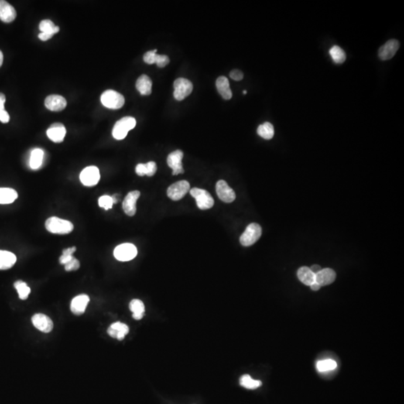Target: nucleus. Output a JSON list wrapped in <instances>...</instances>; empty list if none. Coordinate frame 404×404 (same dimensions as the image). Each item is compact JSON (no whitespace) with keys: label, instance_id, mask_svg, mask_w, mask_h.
<instances>
[{"label":"nucleus","instance_id":"27","mask_svg":"<svg viewBox=\"0 0 404 404\" xmlns=\"http://www.w3.org/2000/svg\"><path fill=\"white\" fill-rule=\"evenodd\" d=\"M298 279L304 285L310 286L315 282V274L308 267H302L297 271Z\"/></svg>","mask_w":404,"mask_h":404},{"label":"nucleus","instance_id":"35","mask_svg":"<svg viewBox=\"0 0 404 404\" xmlns=\"http://www.w3.org/2000/svg\"><path fill=\"white\" fill-rule=\"evenodd\" d=\"M5 100L6 98L5 94L0 93V121L4 124H6L10 121L9 115L5 110Z\"/></svg>","mask_w":404,"mask_h":404},{"label":"nucleus","instance_id":"25","mask_svg":"<svg viewBox=\"0 0 404 404\" xmlns=\"http://www.w3.org/2000/svg\"><path fill=\"white\" fill-rule=\"evenodd\" d=\"M157 167L156 162L151 161V162H147V163H139L135 167V173L138 176H145L147 175L148 177L153 176L156 174Z\"/></svg>","mask_w":404,"mask_h":404},{"label":"nucleus","instance_id":"44","mask_svg":"<svg viewBox=\"0 0 404 404\" xmlns=\"http://www.w3.org/2000/svg\"><path fill=\"white\" fill-rule=\"evenodd\" d=\"M310 287L311 289H312V291H314V292H317V291H318V290H320V288H321V286L316 282H314L312 285H310Z\"/></svg>","mask_w":404,"mask_h":404},{"label":"nucleus","instance_id":"31","mask_svg":"<svg viewBox=\"0 0 404 404\" xmlns=\"http://www.w3.org/2000/svg\"><path fill=\"white\" fill-rule=\"evenodd\" d=\"M330 54L336 64H342L346 60V53L340 46H333L330 49Z\"/></svg>","mask_w":404,"mask_h":404},{"label":"nucleus","instance_id":"3","mask_svg":"<svg viewBox=\"0 0 404 404\" xmlns=\"http://www.w3.org/2000/svg\"><path fill=\"white\" fill-rule=\"evenodd\" d=\"M100 100L103 105L112 110H118L124 105L125 99L122 94L114 90H107L103 93Z\"/></svg>","mask_w":404,"mask_h":404},{"label":"nucleus","instance_id":"17","mask_svg":"<svg viewBox=\"0 0 404 404\" xmlns=\"http://www.w3.org/2000/svg\"><path fill=\"white\" fill-rule=\"evenodd\" d=\"M45 107L53 112H59L64 110L67 106L66 98L57 94L48 96L45 101Z\"/></svg>","mask_w":404,"mask_h":404},{"label":"nucleus","instance_id":"7","mask_svg":"<svg viewBox=\"0 0 404 404\" xmlns=\"http://www.w3.org/2000/svg\"><path fill=\"white\" fill-rule=\"evenodd\" d=\"M138 251L132 244H122L114 250V256L119 261H129L136 257Z\"/></svg>","mask_w":404,"mask_h":404},{"label":"nucleus","instance_id":"26","mask_svg":"<svg viewBox=\"0 0 404 404\" xmlns=\"http://www.w3.org/2000/svg\"><path fill=\"white\" fill-rule=\"evenodd\" d=\"M18 197V193L15 189L11 188H0V204H11Z\"/></svg>","mask_w":404,"mask_h":404},{"label":"nucleus","instance_id":"42","mask_svg":"<svg viewBox=\"0 0 404 404\" xmlns=\"http://www.w3.org/2000/svg\"><path fill=\"white\" fill-rule=\"evenodd\" d=\"M77 250L76 247H70V248H66L62 251V255H73L75 251Z\"/></svg>","mask_w":404,"mask_h":404},{"label":"nucleus","instance_id":"29","mask_svg":"<svg viewBox=\"0 0 404 404\" xmlns=\"http://www.w3.org/2000/svg\"><path fill=\"white\" fill-rule=\"evenodd\" d=\"M44 151L39 148L34 149L31 153L30 160H29V166L32 169L37 170L40 169L43 163Z\"/></svg>","mask_w":404,"mask_h":404},{"label":"nucleus","instance_id":"10","mask_svg":"<svg viewBox=\"0 0 404 404\" xmlns=\"http://www.w3.org/2000/svg\"><path fill=\"white\" fill-rule=\"evenodd\" d=\"M183 157V151L177 150L173 151L167 157L168 166L172 169V175H179L184 173V169L182 164V159Z\"/></svg>","mask_w":404,"mask_h":404},{"label":"nucleus","instance_id":"6","mask_svg":"<svg viewBox=\"0 0 404 404\" xmlns=\"http://www.w3.org/2000/svg\"><path fill=\"white\" fill-rule=\"evenodd\" d=\"M174 97L177 100L180 101L191 94L193 90V83L187 79L179 78L174 83Z\"/></svg>","mask_w":404,"mask_h":404},{"label":"nucleus","instance_id":"37","mask_svg":"<svg viewBox=\"0 0 404 404\" xmlns=\"http://www.w3.org/2000/svg\"><path fill=\"white\" fill-rule=\"evenodd\" d=\"M157 49L147 52L143 56L144 62L149 65H153L156 63L158 56V54H157Z\"/></svg>","mask_w":404,"mask_h":404},{"label":"nucleus","instance_id":"43","mask_svg":"<svg viewBox=\"0 0 404 404\" xmlns=\"http://www.w3.org/2000/svg\"><path fill=\"white\" fill-rule=\"evenodd\" d=\"M310 269L313 273L316 275V274L318 273L322 269L319 265H313V266L310 268Z\"/></svg>","mask_w":404,"mask_h":404},{"label":"nucleus","instance_id":"38","mask_svg":"<svg viewBox=\"0 0 404 404\" xmlns=\"http://www.w3.org/2000/svg\"><path fill=\"white\" fill-rule=\"evenodd\" d=\"M80 263L77 258H73L70 262L65 265V269L67 272L77 270L80 268Z\"/></svg>","mask_w":404,"mask_h":404},{"label":"nucleus","instance_id":"33","mask_svg":"<svg viewBox=\"0 0 404 404\" xmlns=\"http://www.w3.org/2000/svg\"><path fill=\"white\" fill-rule=\"evenodd\" d=\"M317 371L320 372H327L333 371L337 368V363L333 359H326L319 361L316 364Z\"/></svg>","mask_w":404,"mask_h":404},{"label":"nucleus","instance_id":"30","mask_svg":"<svg viewBox=\"0 0 404 404\" xmlns=\"http://www.w3.org/2000/svg\"><path fill=\"white\" fill-rule=\"evenodd\" d=\"M257 133L264 139L269 140L273 137L275 131H274L273 126L271 123L265 122L258 127Z\"/></svg>","mask_w":404,"mask_h":404},{"label":"nucleus","instance_id":"1","mask_svg":"<svg viewBox=\"0 0 404 404\" xmlns=\"http://www.w3.org/2000/svg\"><path fill=\"white\" fill-rule=\"evenodd\" d=\"M45 227L49 232L56 234H70L73 230V223L56 217L47 219Z\"/></svg>","mask_w":404,"mask_h":404},{"label":"nucleus","instance_id":"34","mask_svg":"<svg viewBox=\"0 0 404 404\" xmlns=\"http://www.w3.org/2000/svg\"><path fill=\"white\" fill-rule=\"evenodd\" d=\"M15 288L18 291L20 299H22V300L27 299L29 293H30L31 289L25 282L21 280L17 281L15 283Z\"/></svg>","mask_w":404,"mask_h":404},{"label":"nucleus","instance_id":"15","mask_svg":"<svg viewBox=\"0 0 404 404\" xmlns=\"http://www.w3.org/2000/svg\"><path fill=\"white\" fill-rule=\"evenodd\" d=\"M32 323L36 329L45 333L53 330V323L51 319L43 314H36L32 318Z\"/></svg>","mask_w":404,"mask_h":404},{"label":"nucleus","instance_id":"2","mask_svg":"<svg viewBox=\"0 0 404 404\" xmlns=\"http://www.w3.org/2000/svg\"><path fill=\"white\" fill-rule=\"evenodd\" d=\"M136 125V121L133 117L127 116L115 123L112 130V135L117 140H122L127 136L128 132Z\"/></svg>","mask_w":404,"mask_h":404},{"label":"nucleus","instance_id":"8","mask_svg":"<svg viewBox=\"0 0 404 404\" xmlns=\"http://www.w3.org/2000/svg\"><path fill=\"white\" fill-rule=\"evenodd\" d=\"M190 190V185L186 180H180L168 188L167 195L172 200L179 201L183 199Z\"/></svg>","mask_w":404,"mask_h":404},{"label":"nucleus","instance_id":"45","mask_svg":"<svg viewBox=\"0 0 404 404\" xmlns=\"http://www.w3.org/2000/svg\"><path fill=\"white\" fill-rule=\"evenodd\" d=\"M3 63V53L0 50V67L2 66Z\"/></svg>","mask_w":404,"mask_h":404},{"label":"nucleus","instance_id":"36","mask_svg":"<svg viewBox=\"0 0 404 404\" xmlns=\"http://www.w3.org/2000/svg\"><path fill=\"white\" fill-rule=\"evenodd\" d=\"M98 204L100 207L105 209L106 210H108L112 207V205L114 204H113L112 196L105 195V196H101V197L98 199Z\"/></svg>","mask_w":404,"mask_h":404},{"label":"nucleus","instance_id":"14","mask_svg":"<svg viewBox=\"0 0 404 404\" xmlns=\"http://www.w3.org/2000/svg\"><path fill=\"white\" fill-rule=\"evenodd\" d=\"M39 29L42 33L39 34V38L43 42L49 40L55 34L60 30L59 26H55L53 22L49 20H44L39 24Z\"/></svg>","mask_w":404,"mask_h":404},{"label":"nucleus","instance_id":"13","mask_svg":"<svg viewBox=\"0 0 404 404\" xmlns=\"http://www.w3.org/2000/svg\"><path fill=\"white\" fill-rule=\"evenodd\" d=\"M400 44L398 41L391 39L388 41L385 45H382L379 49V57L381 60H389L396 54L399 49Z\"/></svg>","mask_w":404,"mask_h":404},{"label":"nucleus","instance_id":"23","mask_svg":"<svg viewBox=\"0 0 404 404\" xmlns=\"http://www.w3.org/2000/svg\"><path fill=\"white\" fill-rule=\"evenodd\" d=\"M17 257L15 254L5 250H0V269L5 270L15 265Z\"/></svg>","mask_w":404,"mask_h":404},{"label":"nucleus","instance_id":"32","mask_svg":"<svg viewBox=\"0 0 404 404\" xmlns=\"http://www.w3.org/2000/svg\"><path fill=\"white\" fill-rule=\"evenodd\" d=\"M240 384L241 386L247 388V389H255V388H259L262 382L260 381H255L251 378L249 375H244L241 377L240 380Z\"/></svg>","mask_w":404,"mask_h":404},{"label":"nucleus","instance_id":"20","mask_svg":"<svg viewBox=\"0 0 404 404\" xmlns=\"http://www.w3.org/2000/svg\"><path fill=\"white\" fill-rule=\"evenodd\" d=\"M336 279V273L330 268L322 269L318 273L315 275V282L320 286H326L333 283Z\"/></svg>","mask_w":404,"mask_h":404},{"label":"nucleus","instance_id":"46","mask_svg":"<svg viewBox=\"0 0 404 404\" xmlns=\"http://www.w3.org/2000/svg\"><path fill=\"white\" fill-rule=\"evenodd\" d=\"M247 91H244V94H247Z\"/></svg>","mask_w":404,"mask_h":404},{"label":"nucleus","instance_id":"9","mask_svg":"<svg viewBox=\"0 0 404 404\" xmlns=\"http://www.w3.org/2000/svg\"><path fill=\"white\" fill-rule=\"evenodd\" d=\"M80 181L84 186H94L100 179V171L96 166H89L82 171L80 175Z\"/></svg>","mask_w":404,"mask_h":404},{"label":"nucleus","instance_id":"28","mask_svg":"<svg viewBox=\"0 0 404 404\" xmlns=\"http://www.w3.org/2000/svg\"><path fill=\"white\" fill-rule=\"evenodd\" d=\"M130 309L133 312V317L135 320H141L145 314V305L140 299H133L130 303Z\"/></svg>","mask_w":404,"mask_h":404},{"label":"nucleus","instance_id":"21","mask_svg":"<svg viewBox=\"0 0 404 404\" xmlns=\"http://www.w3.org/2000/svg\"><path fill=\"white\" fill-rule=\"evenodd\" d=\"M107 333L111 337L121 340L124 338L126 335H128L129 333V327L121 322H116L110 326Z\"/></svg>","mask_w":404,"mask_h":404},{"label":"nucleus","instance_id":"41","mask_svg":"<svg viewBox=\"0 0 404 404\" xmlns=\"http://www.w3.org/2000/svg\"><path fill=\"white\" fill-rule=\"evenodd\" d=\"M74 257L73 255H62V256L59 258V263L61 264H67V263L70 262Z\"/></svg>","mask_w":404,"mask_h":404},{"label":"nucleus","instance_id":"12","mask_svg":"<svg viewBox=\"0 0 404 404\" xmlns=\"http://www.w3.org/2000/svg\"><path fill=\"white\" fill-rule=\"evenodd\" d=\"M140 196V192L134 190L128 193L122 203L124 213L129 217H134L136 213V202Z\"/></svg>","mask_w":404,"mask_h":404},{"label":"nucleus","instance_id":"19","mask_svg":"<svg viewBox=\"0 0 404 404\" xmlns=\"http://www.w3.org/2000/svg\"><path fill=\"white\" fill-rule=\"evenodd\" d=\"M16 17L15 8L5 0H0V20L4 22H11Z\"/></svg>","mask_w":404,"mask_h":404},{"label":"nucleus","instance_id":"39","mask_svg":"<svg viewBox=\"0 0 404 404\" xmlns=\"http://www.w3.org/2000/svg\"><path fill=\"white\" fill-rule=\"evenodd\" d=\"M169 62H170L169 58L167 56H166V55H158L156 64L158 67L162 68V67H166V66H168Z\"/></svg>","mask_w":404,"mask_h":404},{"label":"nucleus","instance_id":"16","mask_svg":"<svg viewBox=\"0 0 404 404\" xmlns=\"http://www.w3.org/2000/svg\"><path fill=\"white\" fill-rule=\"evenodd\" d=\"M46 135L48 138L53 142L60 143L64 141L65 137H66V127L62 123H54L48 128Z\"/></svg>","mask_w":404,"mask_h":404},{"label":"nucleus","instance_id":"4","mask_svg":"<svg viewBox=\"0 0 404 404\" xmlns=\"http://www.w3.org/2000/svg\"><path fill=\"white\" fill-rule=\"evenodd\" d=\"M189 192L190 195L196 199L198 207L201 210H208L214 205L213 197L205 189L193 188Z\"/></svg>","mask_w":404,"mask_h":404},{"label":"nucleus","instance_id":"5","mask_svg":"<svg viewBox=\"0 0 404 404\" xmlns=\"http://www.w3.org/2000/svg\"><path fill=\"white\" fill-rule=\"evenodd\" d=\"M262 234V228L257 223H251L247 226L241 238V244L244 247H250L257 242Z\"/></svg>","mask_w":404,"mask_h":404},{"label":"nucleus","instance_id":"22","mask_svg":"<svg viewBox=\"0 0 404 404\" xmlns=\"http://www.w3.org/2000/svg\"><path fill=\"white\" fill-rule=\"evenodd\" d=\"M217 90L224 100H230L232 97V91L230 89L229 81L225 77H219L216 82Z\"/></svg>","mask_w":404,"mask_h":404},{"label":"nucleus","instance_id":"40","mask_svg":"<svg viewBox=\"0 0 404 404\" xmlns=\"http://www.w3.org/2000/svg\"><path fill=\"white\" fill-rule=\"evenodd\" d=\"M230 77L235 81H241L244 79V73L241 70L235 69L230 72Z\"/></svg>","mask_w":404,"mask_h":404},{"label":"nucleus","instance_id":"11","mask_svg":"<svg viewBox=\"0 0 404 404\" xmlns=\"http://www.w3.org/2000/svg\"><path fill=\"white\" fill-rule=\"evenodd\" d=\"M216 191L220 199L225 203H231L235 200V193L224 180H221L217 182Z\"/></svg>","mask_w":404,"mask_h":404},{"label":"nucleus","instance_id":"18","mask_svg":"<svg viewBox=\"0 0 404 404\" xmlns=\"http://www.w3.org/2000/svg\"><path fill=\"white\" fill-rule=\"evenodd\" d=\"M90 300V296L86 294L79 295L73 298L71 304H70V310L72 313L77 316L84 314Z\"/></svg>","mask_w":404,"mask_h":404},{"label":"nucleus","instance_id":"24","mask_svg":"<svg viewBox=\"0 0 404 404\" xmlns=\"http://www.w3.org/2000/svg\"><path fill=\"white\" fill-rule=\"evenodd\" d=\"M135 87L142 95H150L152 91V81L147 75H142L137 80Z\"/></svg>","mask_w":404,"mask_h":404}]
</instances>
